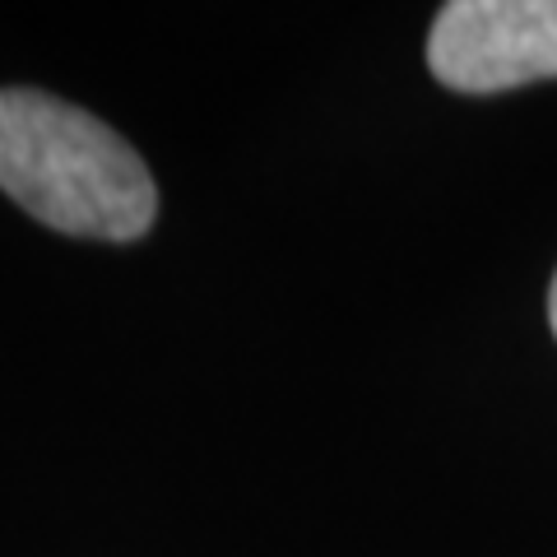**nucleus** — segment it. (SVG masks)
<instances>
[{
    "mask_svg": "<svg viewBox=\"0 0 557 557\" xmlns=\"http://www.w3.org/2000/svg\"><path fill=\"white\" fill-rule=\"evenodd\" d=\"M428 65L456 94L557 79V0H450L432 24Z\"/></svg>",
    "mask_w": 557,
    "mask_h": 557,
    "instance_id": "f03ea898",
    "label": "nucleus"
},
{
    "mask_svg": "<svg viewBox=\"0 0 557 557\" xmlns=\"http://www.w3.org/2000/svg\"><path fill=\"white\" fill-rule=\"evenodd\" d=\"M548 321H553V335H557V274H553V293H548Z\"/></svg>",
    "mask_w": 557,
    "mask_h": 557,
    "instance_id": "7ed1b4c3",
    "label": "nucleus"
},
{
    "mask_svg": "<svg viewBox=\"0 0 557 557\" xmlns=\"http://www.w3.org/2000/svg\"><path fill=\"white\" fill-rule=\"evenodd\" d=\"M0 190L70 237L135 242L159 214V186L126 139L38 89H0Z\"/></svg>",
    "mask_w": 557,
    "mask_h": 557,
    "instance_id": "f257e3e1",
    "label": "nucleus"
}]
</instances>
